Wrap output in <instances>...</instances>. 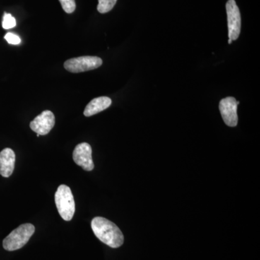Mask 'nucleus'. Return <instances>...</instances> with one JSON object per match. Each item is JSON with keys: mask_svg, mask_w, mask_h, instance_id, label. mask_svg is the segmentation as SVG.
<instances>
[{"mask_svg": "<svg viewBox=\"0 0 260 260\" xmlns=\"http://www.w3.org/2000/svg\"><path fill=\"white\" fill-rule=\"evenodd\" d=\"M92 230L95 237L112 248H118L124 243V235L119 227L102 217H95L91 222Z\"/></svg>", "mask_w": 260, "mask_h": 260, "instance_id": "1", "label": "nucleus"}, {"mask_svg": "<svg viewBox=\"0 0 260 260\" xmlns=\"http://www.w3.org/2000/svg\"><path fill=\"white\" fill-rule=\"evenodd\" d=\"M35 232V227L30 223L22 224L10 233L3 240V248L7 251H15L21 249Z\"/></svg>", "mask_w": 260, "mask_h": 260, "instance_id": "2", "label": "nucleus"}, {"mask_svg": "<svg viewBox=\"0 0 260 260\" xmlns=\"http://www.w3.org/2000/svg\"><path fill=\"white\" fill-rule=\"evenodd\" d=\"M56 208L61 218L70 221L74 216L75 203L74 197L69 186L60 185L55 193Z\"/></svg>", "mask_w": 260, "mask_h": 260, "instance_id": "3", "label": "nucleus"}, {"mask_svg": "<svg viewBox=\"0 0 260 260\" xmlns=\"http://www.w3.org/2000/svg\"><path fill=\"white\" fill-rule=\"evenodd\" d=\"M103 64L102 59L98 56H84L73 58L65 61V69L70 73H79L97 69Z\"/></svg>", "mask_w": 260, "mask_h": 260, "instance_id": "4", "label": "nucleus"}, {"mask_svg": "<svg viewBox=\"0 0 260 260\" xmlns=\"http://www.w3.org/2000/svg\"><path fill=\"white\" fill-rule=\"evenodd\" d=\"M225 7H226L229 37L231 40L236 41L240 35L241 26H242L240 11L235 0H229Z\"/></svg>", "mask_w": 260, "mask_h": 260, "instance_id": "5", "label": "nucleus"}, {"mask_svg": "<svg viewBox=\"0 0 260 260\" xmlns=\"http://www.w3.org/2000/svg\"><path fill=\"white\" fill-rule=\"evenodd\" d=\"M239 102L234 97L222 99L219 104V109L224 122L229 126H236L238 124L237 107Z\"/></svg>", "mask_w": 260, "mask_h": 260, "instance_id": "6", "label": "nucleus"}, {"mask_svg": "<svg viewBox=\"0 0 260 260\" xmlns=\"http://www.w3.org/2000/svg\"><path fill=\"white\" fill-rule=\"evenodd\" d=\"M55 124V116L52 112L46 110L40 115L37 116L30 123V127L32 131L39 135H46L50 133Z\"/></svg>", "mask_w": 260, "mask_h": 260, "instance_id": "7", "label": "nucleus"}, {"mask_svg": "<svg viewBox=\"0 0 260 260\" xmlns=\"http://www.w3.org/2000/svg\"><path fill=\"white\" fill-rule=\"evenodd\" d=\"M73 155V160L77 165L88 172L93 170L94 164L92 158V148L88 143H83L77 145Z\"/></svg>", "mask_w": 260, "mask_h": 260, "instance_id": "8", "label": "nucleus"}, {"mask_svg": "<svg viewBox=\"0 0 260 260\" xmlns=\"http://www.w3.org/2000/svg\"><path fill=\"white\" fill-rule=\"evenodd\" d=\"M15 154L12 149L5 148L0 152V174L8 178L13 174L15 169Z\"/></svg>", "mask_w": 260, "mask_h": 260, "instance_id": "9", "label": "nucleus"}, {"mask_svg": "<svg viewBox=\"0 0 260 260\" xmlns=\"http://www.w3.org/2000/svg\"><path fill=\"white\" fill-rule=\"evenodd\" d=\"M112 99L107 96L95 98L85 107L84 115L89 117L103 112L112 105Z\"/></svg>", "mask_w": 260, "mask_h": 260, "instance_id": "10", "label": "nucleus"}, {"mask_svg": "<svg viewBox=\"0 0 260 260\" xmlns=\"http://www.w3.org/2000/svg\"><path fill=\"white\" fill-rule=\"evenodd\" d=\"M117 0H99L98 5V11L102 14L109 13L115 6Z\"/></svg>", "mask_w": 260, "mask_h": 260, "instance_id": "11", "label": "nucleus"}, {"mask_svg": "<svg viewBox=\"0 0 260 260\" xmlns=\"http://www.w3.org/2000/svg\"><path fill=\"white\" fill-rule=\"evenodd\" d=\"M16 25V20L14 17L10 13H5L3 20V28L8 29L13 28Z\"/></svg>", "mask_w": 260, "mask_h": 260, "instance_id": "12", "label": "nucleus"}, {"mask_svg": "<svg viewBox=\"0 0 260 260\" xmlns=\"http://www.w3.org/2000/svg\"><path fill=\"white\" fill-rule=\"evenodd\" d=\"M65 13L71 14L76 8L75 0H59Z\"/></svg>", "mask_w": 260, "mask_h": 260, "instance_id": "13", "label": "nucleus"}, {"mask_svg": "<svg viewBox=\"0 0 260 260\" xmlns=\"http://www.w3.org/2000/svg\"><path fill=\"white\" fill-rule=\"evenodd\" d=\"M5 40L9 43L10 44H13V45H18L21 42V39L16 34H13V32H8L6 35L5 36Z\"/></svg>", "mask_w": 260, "mask_h": 260, "instance_id": "14", "label": "nucleus"}, {"mask_svg": "<svg viewBox=\"0 0 260 260\" xmlns=\"http://www.w3.org/2000/svg\"><path fill=\"white\" fill-rule=\"evenodd\" d=\"M232 43V40H231L230 39H229V44H231Z\"/></svg>", "mask_w": 260, "mask_h": 260, "instance_id": "15", "label": "nucleus"}]
</instances>
